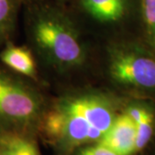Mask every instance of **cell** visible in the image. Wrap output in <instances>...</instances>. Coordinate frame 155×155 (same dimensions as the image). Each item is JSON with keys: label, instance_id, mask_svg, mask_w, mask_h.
Listing matches in <instances>:
<instances>
[{"label": "cell", "instance_id": "6da1fadb", "mask_svg": "<svg viewBox=\"0 0 155 155\" xmlns=\"http://www.w3.org/2000/svg\"><path fill=\"white\" fill-rule=\"evenodd\" d=\"M115 105L101 93L68 95L42 114L41 130L56 148L71 153L104 137L118 115Z\"/></svg>", "mask_w": 155, "mask_h": 155}, {"label": "cell", "instance_id": "7a4b0ae2", "mask_svg": "<svg viewBox=\"0 0 155 155\" xmlns=\"http://www.w3.org/2000/svg\"><path fill=\"white\" fill-rule=\"evenodd\" d=\"M31 32L40 54L55 69H75L86 60V50L77 29L61 12L41 11L34 19Z\"/></svg>", "mask_w": 155, "mask_h": 155}, {"label": "cell", "instance_id": "3957f363", "mask_svg": "<svg viewBox=\"0 0 155 155\" xmlns=\"http://www.w3.org/2000/svg\"><path fill=\"white\" fill-rule=\"evenodd\" d=\"M42 116L38 93L17 78L0 72V122L27 127Z\"/></svg>", "mask_w": 155, "mask_h": 155}, {"label": "cell", "instance_id": "277c9868", "mask_svg": "<svg viewBox=\"0 0 155 155\" xmlns=\"http://www.w3.org/2000/svg\"><path fill=\"white\" fill-rule=\"evenodd\" d=\"M109 71L115 83L125 88L155 91V57L130 46L110 51Z\"/></svg>", "mask_w": 155, "mask_h": 155}, {"label": "cell", "instance_id": "5b68a950", "mask_svg": "<svg viewBox=\"0 0 155 155\" xmlns=\"http://www.w3.org/2000/svg\"><path fill=\"white\" fill-rule=\"evenodd\" d=\"M97 143L117 155L136 153V127L126 111L117 115L110 129Z\"/></svg>", "mask_w": 155, "mask_h": 155}, {"label": "cell", "instance_id": "8992f818", "mask_svg": "<svg viewBox=\"0 0 155 155\" xmlns=\"http://www.w3.org/2000/svg\"><path fill=\"white\" fill-rule=\"evenodd\" d=\"M136 127V153L148 145L155 130V115L151 108L143 104H132L126 110Z\"/></svg>", "mask_w": 155, "mask_h": 155}, {"label": "cell", "instance_id": "52a82bcc", "mask_svg": "<svg viewBox=\"0 0 155 155\" xmlns=\"http://www.w3.org/2000/svg\"><path fill=\"white\" fill-rule=\"evenodd\" d=\"M84 10L102 22L121 19L127 9V0H81Z\"/></svg>", "mask_w": 155, "mask_h": 155}, {"label": "cell", "instance_id": "ba28073f", "mask_svg": "<svg viewBox=\"0 0 155 155\" xmlns=\"http://www.w3.org/2000/svg\"><path fill=\"white\" fill-rule=\"evenodd\" d=\"M0 59L13 71L27 77H35V63L28 49L11 45L2 52Z\"/></svg>", "mask_w": 155, "mask_h": 155}, {"label": "cell", "instance_id": "9c48e42d", "mask_svg": "<svg viewBox=\"0 0 155 155\" xmlns=\"http://www.w3.org/2000/svg\"><path fill=\"white\" fill-rule=\"evenodd\" d=\"M1 153L5 155H40L33 141L22 136H9L0 141Z\"/></svg>", "mask_w": 155, "mask_h": 155}, {"label": "cell", "instance_id": "30bf717a", "mask_svg": "<svg viewBox=\"0 0 155 155\" xmlns=\"http://www.w3.org/2000/svg\"><path fill=\"white\" fill-rule=\"evenodd\" d=\"M13 17V6L10 0H0V38L10 29Z\"/></svg>", "mask_w": 155, "mask_h": 155}, {"label": "cell", "instance_id": "8fae6325", "mask_svg": "<svg viewBox=\"0 0 155 155\" xmlns=\"http://www.w3.org/2000/svg\"><path fill=\"white\" fill-rule=\"evenodd\" d=\"M146 26L151 35L155 36V0H140Z\"/></svg>", "mask_w": 155, "mask_h": 155}, {"label": "cell", "instance_id": "7c38bea8", "mask_svg": "<svg viewBox=\"0 0 155 155\" xmlns=\"http://www.w3.org/2000/svg\"><path fill=\"white\" fill-rule=\"evenodd\" d=\"M75 155H117L99 143L86 145L76 150Z\"/></svg>", "mask_w": 155, "mask_h": 155}, {"label": "cell", "instance_id": "4fadbf2b", "mask_svg": "<svg viewBox=\"0 0 155 155\" xmlns=\"http://www.w3.org/2000/svg\"><path fill=\"white\" fill-rule=\"evenodd\" d=\"M0 155H5V154H3V153H2L0 152Z\"/></svg>", "mask_w": 155, "mask_h": 155}]
</instances>
